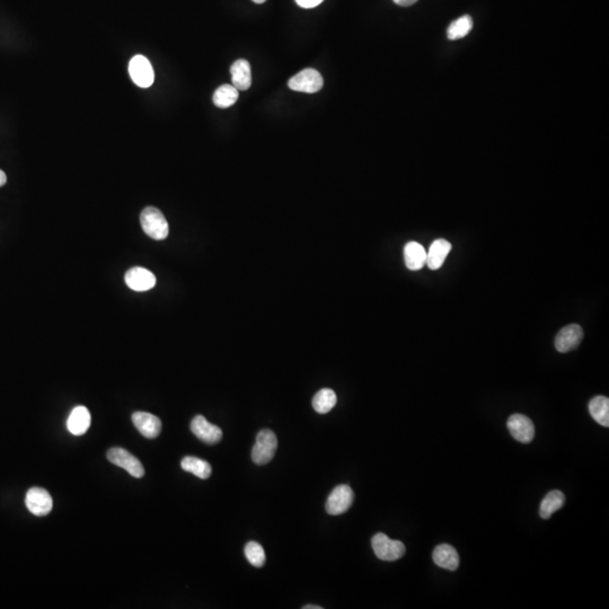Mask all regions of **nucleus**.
<instances>
[{"instance_id":"obj_7","label":"nucleus","mask_w":609,"mask_h":609,"mask_svg":"<svg viewBox=\"0 0 609 609\" xmlns=\"http://www.w3.org/2000/svg\"><path fill=\"white\" fill-rule=\"evenodd\" d=\"M353 498H355V493L349 485H346V484L339 485L328 496L326 505H325L326 512L332 516L344 514L353 505Z\"/></svg>"},{"instance_id":"obj_19","label":"nucleus","mask_w":609,"mask_h":609,"mask_svg":"<svg viewBox=\"0 0 609 609\" xmlns=\"http://www.w3.org/2000/svg\"><path fill=\"white\" fill-rule=\"evenodd\" d=\"M564 503H565V496L563 492L559 490L552 491L548 493L541 503L539 516L543 519H550L552 514L563 507Z\"/></svg>"},{"instance_id":"obj_28","label":"nucleus","mask_w":609,"mask_h":609,"mask_svg":"<svg viewBox=\"0 0 609 609\" xmlns=\"http://www.w3.org/2000/svg\"><path fill=\"white\" fill-rule=\"evenodd\" d=\"M7 182V176L5 171L0 169V187H3Z\"/></svg>"},{"instance_id":"obj_22","label":"nucleus","mask_w":609,"mask_h":609,"mask_svg":"<svg viewBox=\"0 0 609 609\" xmlns=\"http://www.w3.org/2000/svg\"><path fill=\"white\" fill-rule=\"evenodd\" d=\"M337 394L330 388H323L312 398V407L319 414H326L337 404Z\"/></svg>"},{"instance_id":"obj_10","label":"nucleus","mask_w":609,"mask_h":609,"mask_svg":"<svg viewBox=\"0 0 609 609\" xmlns=\"http://www.w3.org/2000/svg\"><path fill=\"white\" fill-rule=\"evenodd\" d=\"M191 431L196 438L205 444H214L223 438V431L219 427L209 422L203 415H196L191 422Z\"/></svg>"},{"instance_id":"obj_5","label":"nucleus","mask_w":609,"mask_h":609,"mask_svg":"<svg viewBox=\"0 0 609 609\" xmlns=\"http://www.w3.org/2000/svg\"><path fill=\"white\" fill-rule=\"evenodd\" d=\"M107 460L114 465L126 469L129 474L133 478H140L144 475V466L141 464L140 460L123 448L115 447L109 450Z\"/></svg>"},{"instance_id":"obj_30","label":"nucleus","mask_w":609,"mask_h":609,"mask_svg":"<svg viewBox=\"0 0 609 609\" xmlns=\"http://www.w3.org/2000/svg\"><path fill=\"white\" fill-rule=\"evenodd\" d=\"M253 1H254L255 3H265L267 0H253Z\"/></svg>"},{"instance_id":"obj_13","label":"nucleus","mask_w":609,"mask_h":609,"mask_svg":"<svg viewBox=\"0 0 609 609\" xmlns=\"http://www.w3.org/2000/svg\"><path fill=\"white\" fill-rule=\"evenodd\" d=\"M132 421L135 428L146 438H157L162 431V421L153 414L135 412L132 414Z\"/></svg>"},{"instance_id":"obj_18","label":"nucleus","mask_w":609,"mask_h":609,"mask_svg":"<svg viewBox=\"0 0 609 609\" xmlns=\"http://www.w3.org/2000/svg\"><path fill=\"white\" fill-rule=\"evenodd\" d=\"M404 260L407 269L419 271L427 264V251L419 243H407L404 247Z\"/></svg>"},{"instance_id":"obj_14","label":"nucleus","mask_w":609,"mask_h":609,"mask_svg":"<svg viewBox=\"0 0 609 609\" xmlns=\"http://www.w3.org/2000/svg\"><path fill=\"white\" fill-rule=\"evenodd\" d=\"M432 559L439 568L456 571L460 567V556L455 547L448 544H441L435 548Z\"/></svg>"},{"instance_id":"obj_11","label":"nucleus","mask_w":609,"mask_h":609,"mask_svg":"<svg viewBox=\"0 0 609 609\" xmlns=\"http://www.w3.org/2000/svg\"><path fill=\"white\" fill-rule=\"evenodd\" d=\"M583 339V330L578 324H570L562 328L555 337V348L561 353L576 349Z\"/></svg>"},{"instance_id":"obj_29","label":"nucleus","mask_w":609,"mask_h":609,"mask_svg":"<svg viewBox=\"0 0 609 609\" xmlns=\"http://www.w3.org/2000/svg\"><path fill=\"white\" fill-rule=\"evenodd\" d=\"M303 609H323L321 606H315V605H306L303 607Z\"/></svg>"},{"instance_id":"obj_9","label":"nucleus","mask_w":609,"mask_h":609,"mask_svg":"<svg viewBox=\"0 0 609 609\" xmlns=\"http://www.w3.org/2000/svg\"><path fill=\"white\" fill-rule=\"evenodd\" d=\"M509 431L516 440L530 444L535 438V427L530 418L523 414H512L507 423Z\"/></svg>"},{"instance_id":"obj_21","label":"nucleus","mask_w":609,"mask_h":609,"mask_svg":"<svg viewBox=\"0 0 609 609\" xmlns=\"http://www.w3.org/2000/svg\"><path fill=\"white\" fill-rule=\"evenodd\" d=\"M181 466L184 471L192 473L193 475H196V478H201V480H205L212 475V465L208 462L196 458V457H184L181 462Z\"/></svg>"},{"instance_id":"obj_27","label":"nucleus","mask_w":609,"mask_h":609,"mask_svg":"<svg viewBox=\"0 0 609 609\" xmlns=\"http://www.w3.org/2000/svg\"><path fill=\"white\" fill-rule=\"evenodd\" d=\"M396 5L402 7H410L417 3L418 0H393Z\"/></svg>"},{"instance_id":"obj_4","label":"nucleus","mask_w":609,"mask_h":609,"mask_svg":"<svg viewBox=\"0 0 609 609\" xmlns=\"http://www.w3.org/2000/svg\"><path fill=\"white\" fill-rule=\"evenodd\" d=\"M323 85L324 80L321 75L319 71L310 68L300 71L299 74L292 77L288 83L289 88L294 92L308 93V94L319 92Z\"/></svg>"},{"instance_id":"obj_3","label":"nucleus","mask_w":609,"mask_h":609,"mask_svg":"<svg viewBox=\"0 0 609 609\" xmlns=\"http://www.w3.org/2000/svg\"><path fill=\"white\" fill-rule=\"evenodd\" d=\"M371 546L376 556L382 561L394 562L404 556L405 546L401 541L389 538L383 533H378L371 539Z\"/></svg>"},{"instance_id":"obj_23","label":"nucleus","mask_w":609,"mask_h":609,"mask_svg":"<svg viewBox=\"0 0 609 609\" xmlns=\"http://www.w3.org/2000/svg\"><path fill=\"white\" fill-rule=\"evenodd\" d=\"M214 103L217 107L227 109L233 106L238 100V89L233 85H223L214 92Z\"/></svg>"},{"instance_id":"obj_24","label":"nucleus","mask_w":609,"mask_h":609,"mask_svg":"<svg viewBox=\"0 0 609 609\" xmlns=\"http://www.w3.org/2000/svg\"><path fill=\"white\" fill-rule=\"evenodd\" d=\"M473 28V19L471 16L465 15L451 21L447 30V37L449 40H458L465 37Z\"/></svg>"},{"instance_id":"obj_8","label":"nucleus","mask_w":609,"mask_h":609,"mask_svg":"<svg viewBox=\"0 0 609 609\" xmlns=\"http://www.w3.org/2000/svg\"><path fill=\"white\" fill-rule=\"evenodd\" d=\"M25 505L28 512L37 517L49 514L53 510V501L48 491L42 487H32L25 496Z\"/></svg>"},{"instance_id":"obj_12","label":"nucleus","mask_w":609,"mask_h":609,"mask_svg":"<svg viewBox=\"0 0 609 609\" xmlns=\"http://www.w3.org/2000/svg\"><path fill=\"white\" fill-rule=\"evenodd\" d=\"M126 283L132 290L147 291L156 285V277L144 268H132L126 273Z\"/></svg>"},{"instance_id":"obj_16","label":"nucleus","mask_w":609,"mask_h":609,"mask_svg":"<svg viewBox=\"0 0 609 609\" xmlns=\"http://www.w3.org/2000/svg\"><path fill=\"white\" fill-rule=\"evenodd\" d=\"M233 86L238 91H247L252 85L251 64L245 59H239L230 68Z\"/></svg>"},{"instance_id":"obj_26","label":"nucleus","mask_w":609,"mask_h":609,"mask_svg":"<svg viewBox=\"0 0 609 609\" xmlns=\"http://www.w3.org/2000/svg\"><path fill=\"white\" fill-rule=\"evenodd\" d=\"M324 0H296V3L303 8H314L319 6V3H323Z\"/></svg>"},{"instance_id":"obj_25","label":"nucleus","mask_w":609,"mask_h":609,"mask_svg":"<svg viewBox=\"0 0 609 609\" xmlns=\"http://www.w3.org/2000/svg\"><path fill=\"white\" fill-rule=\"evenodd\" d=\"M244 552H245L246 559L253 567H263L265 563V552L259 543L248 542Z\"/></svg>"},{"instance_id":"obj_2","label":"nucleus","mask_w":609,"mask_h":609,"mask_svg":"<svg viewBox=\"0 0 609 609\" xmlns=\"http://www.w3.org/2000/svg\"><path fill=\"white\" fill-rule=\"evenodd\" d=\"M278 448V439L274 432L264 429L256 435L254 447L252 449V460L257 465H265L272 460Z\"/></svg>"},{"instance_id":"obj_1","label":"nucleus","mask_w":609,"mask_h":609,"mask_svg":"<svg viewBox=\"0 0 609 609\" xmlns=\"http://www.w3.org/2000/svg\"><path fill=\"white\" fill-rule=\"evenodd\" d=\"M140 223L146 235L155 241L165 239L169 233V223L160 210L148 207L140 214Z\"/></svg>"},{"instance_id":"obj_15","label":"nucleus","mask_w":609,"mask_h":609,"mask_svg":"<svg viewBox=\"0 0 609 609\" xmlns=\"http://www.w3.org/2000/svg\"><path fill=\"white\" fill-rule=\"evenodd\" d=\"M451 244L446 239H437L427 252V265L430 270H438L444 265L446 257L451 251Z\"/></svg>"},{"instance_id":"obj_20","label":"nucleus","mask_w":609,"mask_h":609,"mask_svg":"<svg viewBox=\"0 0 609 609\" xmlns=\"http://www.w3.org/2000/svg\"><path fill=\"white\" fill-rule=\"evenodd\" d=\"M591 417L600 426L609 427V400L605 396H596L589 403Z\"/></svg>"},{"instance_id":"obj_17","label":"nucleus","mask_w":609,"mask_h":609,"mask_svg":"<svg viewBox=\"0 0 609 609\" xmlns=\"http://www.w3.org/2000/svg\"><path fill=\"white\" fill-rule=\"evenodd\" d=\"M91 427V413L85 406H76L67 420V428L74 435H82Z\"/></svg>"},{"instance_id":"obj_6","label":"nucleus","mask_w":609,"mask_h":609,"mask_svg":"<svg viewBox=\"0 0 609 609\" xmlns=\"http://www.w3.org/2000/svg\"><path fill=\"white\" fill-rule=\"evenodd\" d=\"M129 74L133 83L141 88H148L153 85L155 80L153 66L144 55H135L130 60Z\"/></svg>"}]
</instances>
